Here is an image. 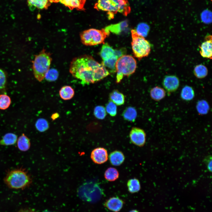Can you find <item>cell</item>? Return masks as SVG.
Instances as JSON below:
<instances>
[{
    "label": "cell",
    "mask_w": 212,
    "mask_h": 212,
    "mask_svg": "<svg viewBox=\"0 0 212 212\" xmlns=\"http://www.w3.org/2000/svg\"><path fill=\"white\" fill-rule=\"evenodd\" d=\"M28 5L31 11L35 9H47L51 5L49 0H27Z\"/></svg>",
    "instance_id": "17"
},
{
    "label": "cell",
    "mask_w": 212,
    "mask_h": 212,
    "mask_svg": "<svg viewBox=\"0 0 212 212\" xmlns=\"http://www.w3.org/2000/svg\"><path fill=\"white\" fill-rule=\"evenodd\" d=\"M4 181L10 188L22 189L29 186L32 183V179L25 169L20 168L8 171L4 179Z\"/></svg>",
    "instance_id": "2"
},
{
    "label": "cell",
    "mask_w": 212,
    "mask_h": 212,
    "mask_svg": "<svg viewBox=\"0 0 212 212\" xmlns=\"http://www.w3.org/2000/svg\"><path fill=\"white\" fill-rule=\"evenodd\" d=\"M128 24L127 20H124L118 23L109 25L104 28L109 34L111 32L116 34H120L128 28Z\"/></svg>",
    "instance_id": "15"
},
{
    "label": "cell",
    "mask_w": 212,
    "mask_h": 212,
    "mask_svg": "<svg viewBox=\"0 0 212 212\" xmlns=\"http://www.w3.org/2000/svg\"><path fill=\"white\" fill-rule=\"evenodd\" d=\"M131 46L134 56L139 60L147 56L151 50L149 42L137 33L135 29L131 30Z\"/></svg>",
    "instance_id": "7"
},
{
    "label": "cell",
    "mask_w": 212,
    "mask_h": 212,
    "mask_svg": "<svg viewBox=\"0 0 212 212\" xmlns=\"http://www.w3.org/2000/svg\"><path fill=\"white\" fill-rule=\"evenodd\" d=\"M17 136L12 133H6L0 140V145L9 146L13 145L17 142Z\"/></svg>",
    "instance_id": "20"
},
{
    "label": "cell",
    "mask_w": 212,
    "mask_h": 212,
    "mask_svg": "<svg viewBox=\"0 0 212 212\" xmlns=\"http://www.w3.org/2000/svg\"><path fill=\"white\" fill-rule=\"evenodd\" d=\"M149 29V26L147 24L141 23L138 25L135 30L138 34L145 37L147 35Z\"/></svg>",
    "instance_id": "29"
},
{
    "label": "cell",
    "mask_w": 212,
    "mask_h": 212,
    "mask_svg": "<svg viewBox=\"0 0 212 212\" xmlns=\"http://www.w3.org/2000/svg\"><path fill=\"white\" fill-rule=\"evenodd\" d=\"M146 133L143 129L135 127L132 128L129 134L131 143L139 147L144 145L146 142Z\"/></svg>",
    "instance_id": "9"
},
{
    "label": "cell",
    "mask_w": 212,
    "mask_h": 212,
    "mask_svg": "<svg viewBox=\"0 0 212 212\" xmlns=\"http://www.w3.org/2000/svg\"><path fill=\"white\" fill-rule=\"evenodd\" d=\"M126 50L125 48L114 49L107 43L102 46L100 55L102 59V63L109 72H115L116 71L115 65L118 59L125 55Z\"/></svg>",
    "instance_id": "5"
},
{
    "label": "cell",
    "mask_w": 212,
    "mask_h": 212,
    "mask_svg": "<svg viewBox=\"0 0 212 212\" xmlns=\"http://www.w3.org/2000/svg\"><path fill=\"white\" fill-rule=\"evenodd\" d=\"M129 212H139L138 210L136 209H133L130 211Z\"/></svg>",
    "instance_id": "39"
},
{
    "label": "cell",
    "mask_w": 212,
    "mask_h": 212,
    "mask_svg": "<svg viewBox=\"0 0 212 212\" xmlns=\"http://www.w3.org/2000/svg\"><path fill=\"white\" fill-rule=\"evenodd\" d=\"M69 72L83 85L94 83L106 77L110 73L102 63H99L90 55L75 57L71 61Z\"/></svg>",
    "instance_id": "1"
},
{
    "label": "cell",
    "mask_w": 212,
    "mask_h": 212,
    "mask_svg": "<svg viewBox=\"0 0 212 212\" xmlns=\"http://www.w3.org/2000/svg\"><path fill=\"white\" fill-rule=\"evenodd\" d=\"M86 1V0H49L51 3H60L68 7L71 10L75 9L79 11L85 10L84 7Z\"/></svg>",
    "instance_id": "13"
},
{
    "label": "cell",
    "mask_w": 212,
    "mask_h": 212,
    "mask_svg": "<svg viewBox=\"0 0 212 212\" xmlns=\"http://www.w3.org/2000/svg\"><path fill=\"white\" fill-rule=\"evenodd\" d=\"M106 111L110 116H115L117 113L116 105L113 102L110 101L106 105Z\"/></svg>",
    "instance_id": "35"
},
{
    "label": "cell",
    "mask_w": 212,
    "mask_h": 212,
    "mask_svg": "<svg viewBox=\"0 0 212 212\" xmlns=\"http://www.w3.org/2000/svg\"><path fill=\"white\" fill-rule=\"evenodd\" d=\"M17 147L19 149L22 151H26L30 147L31 143L29 138L24 133L22 134L17 139Z\"/></svg>",
    "instance_id": "18"
},
{
    "label": "cell",
    "mask_w": 212,
    "mask_h": 212,
    "mask_svg": "<svg viewBox=\"0 0 212 212\" xmlns=\"http://www.w3.org/2000/svg\"><path fill=\"white\" fill-rule=\"evenodd\" d=\"M90 157L94 163L97 164H103L108 159L107 150L103 147L97 148L91 152Z\"/></svg>",
    "instance_id": "10"
},
{
    "label": "cell",
    "mask_w": 212,
    "mask_h": 212,
    "mask_svg": "<svg viewBox=\"0 0 212 212\" xmlns=\"http://www.w3.org/2000/svg\"><path fill=\"white\" fill-rule=\"evenodd\" d=\"M196 109L199 114L204 115L208 112L210 107L208 102L205 100H202L198 102L196 105Z\"/></svg>",
    "instance_id": "27"
},
{
    "label": "cell",
    "mask_w": 212,
    "mask_h": 212,
    "mask_svg": "<svg viewBox=\"0 0 212 212\" xmlns=\"http://www.w3.org/2000/svg\"><path fill=\"white\" fill-rule=\"evenodd\" d=\"M166 94L164 89L159 86L153 88L150 91L151 97L156 101H159L164 98Z\"/></svg>",
    "instance_id": "19"
},
{
    "label": "cell",
    "mask_w": 212,
    "mask_h": 212,
    "mask_svg": "<svg viewBox=\"0 0 212 212\" xmlns=\"http://www.w3.org/2000/svg\"><path fill=\"white\" fill-rule=\"evenodd\" d=\"M127 187L128 191L131 193H137L141 189L140 181L136 178L129 179L127 182Z\"/></svg>",
    "instance_id": "25"
},
{
    "label": "cell",
    "mask_w": 212,
    "mask_h": 212,
    "mask_svg": "<svg viewBox=\"0 0 212 212\" xmlns=\"http://www.w3.org/2000/svg\"><path fill=\"white\" fill-rule=\"evenodd\" d=\"M110 101L117 105H123L125 102L124 95L117 90H114L109 95Z\"/></svg>",
    "instance_id": "21"
},
{
    "label": "cell",
    "mask_w": 212,
    "mask_h": 212,
    "mask_svg": "<svg viewBox=\"0 0 212 212\" xmlns=\"http://www.w3.org/2000/svg\"><path fill=\"white\" fill-rule=\"evenodd\" d=\"M163 85L169 93L175 91L179 86L180 81L178 78L175 75L166 76L163 79Z\"/></svg>",
    "instance_id": "11"
},
{
    "label": "cell",
    "mask_w": 212,
    "mask_h": 212,
    "mask_svg": "<svg viewBox=\"0 0 212 212\" xmlns=\"http://www.w3.org/2000/svg\"><path fill=\"white\" fill-rule=\"evenodd\" d=\"M202 21L205 24H208L212 21V12L208 9L204 10L201 14Z\"/></svg>",
    "instance_id": "34"
},
{
    "label": "cell",
    "mask_w": 212,
    "mask_h": 212,
    "mask_svg": "<svg viewBox=\"0 0 212 212\" xmlns=\"http://www.w3.org/2000/svg\"><path fill=\"white\" fill-rule=\"evenodd\" d=\"M59 76L57 70L55 69H49L46 73L45 78L49 82H53L56 80Z\"/></svg>",
    "instance_id": "33"
},
{
    "label": "cell",
    "mask_w": 212,
    "mask_h": 212,
    "mask_svg": "<svg viewBox=\"0 0 212 212\" xmlns=\"http://www.w3.org/2000/svg\"><path fill=\"white\" fill-rule=\"evenodd\" d=\"M6 83V74L3 70L0 68V91L5 89Z\"/></svg>",
    "instance_id": "36"
},
{
    "label": "cell",
    "mask_w": 212,
    "mask_h": 212,
    "mask_svg": "<svg viewBox=\"0 0 212 212\" xmlns=\"http://www.w3.org/2000/svg\"><path fill=\"white\" fill-rule=\"evenodd\" d=\"M193 73L197 78L202 79L207 76L208 70L205 66L202 64H199L196 66L195 67Z\"/></svg>",
    "instance_id": "28"
},
{
    "label": "cell",
    "mask_w": 212,
    "mask_h": 212,
    "mask_svg": "<svg viewBox=\"0 0 212 212\" xmlns=\"http://www.w3.org/2000/svg\"><path fill=\"white\" fill-rule=\"evenodd\" d=\"M204 163H206L208 170L210 172H212V157L211 155L206 157L204 159Z\"/></svg>",
    "instance_id": "37"
},
{
    "label": "cell",
    "mask_w": 212,
    "mask_h": 212,
    "mask_svg": "<svg viewBox=\"0 0 212 212\" xmlns=\"http://www.w3.org/2000/svg\"><path fill=\"white\" fill-rule=\"evenodd\" d=\"M109 159L110 163L115 166H119L124 162L125 157L121 151L116 150L111 152L109 155Z\"/></svg>",
    "instance_id": "16"
},
{
    "label": "cell",
    "mask_w": 212,
    "mask_h": 212,
    "mask_svg": "<svg viewBox=\"0 0 212 212\" xmlns=\"http://www.w3.org/2000/svg\"><path fill=\"white\" fill-rule=\"evenodd\" d=\"M136 67V61L133 57L128 55L120 57L117 60L115 65L116 82H120L124 76H129L133 74Z\"/></svg>",
    "instance_id": "6"
},
{
    "label": "cell",
    "mask_w": 212,
    "mask_h": 212,
    "mask_svg": "<svg viewBox=\"0 0 212 212\" xmlns=\"http://www.w3.org/2000/svg\"><path fill=\"white\" fill-rule=\"evenodd\" d=\"M125 202L118 197H112L106 200L104 206L107 209L113 212H119L122 209Z\"/></svg>",
    "instance_id": "12"
},
{
    "label": "cell",
    "mask_w": 212,
    "mask_h": 212,
    "mask_svg": "<svg viewBox=\"0 0 212 212\" xmlns=\"http://www.w3.org/2000/svg\"><path fill=\"white\" fill-rule=\"evenodd\" d=\"M94 8L98 11L107 12L109 19L113 18L114 14L118 12L127 16L131 11L127 0H98Z\"/></svg>",
    "instance_id": "3"
},
{
    "label": "cell",
    "mask_w": 212,
    "mask_h": 212,
    "mask_svg": "<svg viewBox=\"0 0 212 212\" xmlns=\"http://www.w3.org/2000/svg\"><path fill=\"white\" fill-rule=\"evenodd\" d=\"M194 96V91L192 87L186 85L182 88L180 93V97L182 100L190 101L193 99Z\"/></svg>",
    "instance_id": "24"
},
{
    "label": "cell",
    "mask_w": 212,
    "mask_h": 212,
    "mask_svg": "<svg viewBox=\"0 0 212 212\" xmlns=\"http://www.w3.org/2000/svg\"><path fill=\"white\" fill-rule=\"evenodd\" d=\"M59 94L61 98L64 100L71 99L74 96V91L70 86L66 85L62 87L59 91Z\"/></svg>",
    "instance_id": "22"
},
{
    "label": "cell",
    "mask_w": 212,
    "mask_h": 212,
    "mask_svg": "<svg viewBox=\"0 0 212 212\" xmlns=\"http://www.w3.org/2000/svg\"><path fill=\"white\" fill-rule=\"evenodd\" d=\"M11 103L10 97L5 94L0 95V109L5 110L8 108Z\"/></svg>",
    "instance_id": "32"
},
{
    "label": "cell",
    "mask_w": 212,
    "mask_h": 212,
    "mask_svg": "<svg viewBox=\"0 0 212 212\" xmlns=\"http://www.w3.org/2000/svg\"><path fill=\"white\" fill-rule=\"evenodd\" d=\"M109 34L104 29L98 30L91 28L82 31L80 34V36L83 44L91 46L103 43Z\"/></svg>",
    "instance_id": "8"
},
{
    "label": "cell",
    "mask_w": 212,
    "mask_h": 212,
    "mask_svg": "<svg viewBox=\"0 0 212 212\" xmlns=\"http://www.w3.org/2000/svg\"><path fill=\"white\" fill-rule=\"evenodd\" d=\"M51 54L43 49L37 54L35 55L32 61V69L35 78L39 82H41L45 78L52 61Z\"/></svg>",
    "instance_id": "4"
},
{
    "label": "cell",
    "mask_w": 212,
    "mask_h": 212,
    "mask_svg": "<svg viewBox=\"0 0 212 212\" xmlns=\"http://www.w3.org/2000/svg\"><path fill=\"white\" fill-rule=\"evenodd\" d=\"M104 175L107 180L109 181H114L118 178L119 173L116 168L109 167L105 170Z\"/></svg>",
    "instance_id": "26"
},
{
    "label": "cell",
    "mask_w": 212,
    "mask_h": 212,
    "mask_svg": "<svg viewBox=\"0 0 212 212\" xmlns=\"http://www.w3.org/2000/svg\"><path fill=\"white\" fill-rule=\"evenodd\" d=\"M94 114L97 118L103 120L105 118L106 115V111L105 108L103 106L98 105L95 108Z\"/></svg>",
    "instance_id": "31"
},
{
    "label": "cell",
    "mask_w": 212,
    "mask_h": 212,
    "mask_svg": "<svg viewBox=\"0 0 212 212\" xmlns=\"http://www.w3.org/2000/svg\"><path fill=\"white\" fill-rule=\"evenodd\" d=\"M17 212H37L35 210L31 208H24L19 210Z\"/></svg>",
    "instance_id": "38"
},
{
    "label": "cell",
    "mask_w": 212,
    "mask_h": 212,
    "mask_svg": "<svg viewBox=\"0 0 212 212\" xmlns=\"http://www.w3.org/2000/svg\"><path fill=\"white\" fill-rule=\"evenodd\" d=\"M200 53L204 58L212 59V36L208 35L205 38V41L200 46Z\"/></svg>",
    "instance_id": "14"
},
{
    "label": "cell",
    "mask_w": 212,
    "mask_h": 212,
    "mask_svg": "<svg viewBox=\"0 0 212 212\" xmlns=\"http://www.w3.org/2000/svg\"><path fill=\"white\" fill-rule=\"evenodd\" d=\"M122 116L125 120L134 122L137 116L136 110L132 107H127L123 111Z\"/></svg>",
    "instance_id": "23"
},
{
    "label": "cell",
    "mask_w": 212,
    "mask_h": 212,
    "mask_svg": "<svg viewBox=\"0 0 212 212\" xmlns=\"http://www.w3.org/2000/svg\"><path fill=\"white\" fill-rule=\"evenodd\" d=\"M35 127L37 130L40 132H44L47 130L49 127L48 122L44 118H39L36 121Z\"/></svg>",
    "instance_id": "30"
}]
</instances>
